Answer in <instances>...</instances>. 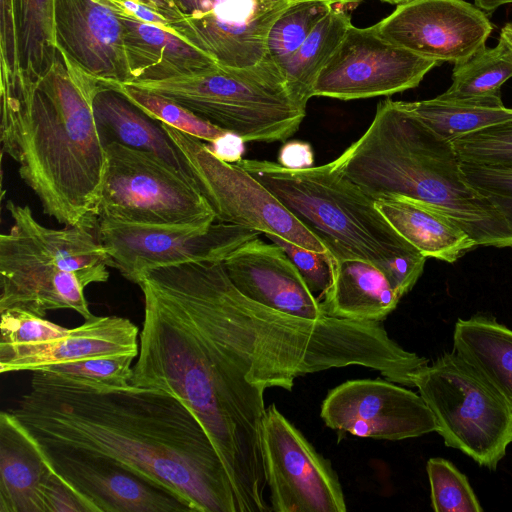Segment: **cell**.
<instances>
[{
    "mask_svg": "<svg viewBox=\"0 0 512 512\" xmlns=\"http://www.w3.org/2000/svg\"><path fill=\"white\" fill-rule=\"evenodd\" d=\"M6 208L13 225L0 235V311L18 308L45 317L50 310L72 309L92 318L84 289L106 282L113 267L95 230L53 229L27 205L8 200Z\"/></svg>",
    "mask_w": 512,
    "mask_h": 512,
    "instance_id": "6",
    "label": "cell"
},
{
    "mask_svg": "<svg viewBox=\"0 0 512 512\" xmlns=\"http://www.w3.org/2000/svg\"><path fill=\"white\" fill-rule=\"evenodd\" d=\"M45 449L56 471L95 512H191L170 493L109 458L74 449Z\"/></svg>",
    "mask_w": 512,
    "mask_h": 512,
    "instance_id": "18",
    "label": "cell"
},
{
    "mask_svg": "<svg viewBox=\"0 0 512 512\" xmlns=\"http://www.w3.org/2000/svg\"><path fill=\"white\" fill-rule=\"evenodd\" d=\"M245 142L238 134L226 131L207 146L218 159L227 163H237L243 159Z\"/></svg>",
    "mask_w": 512,
    "mask_h": 512,
    "instance_id": "41",
    "label": "cell"
},
{
    "mask_svg": "<svg viewBox=\"0 0 512 512\" xmlns=\"http://www.w3.org/2000/svg\"><path fill=\"white\" fill-rule=\"evenodd\" d=\"M401 105L440 137L456 138L512 119V108L501 96L443 99L439 96Z\"/></svg>",
    "mask_w": 512,
    "mask_h": 512,
    "instance_id": "28",
    "label": "cell"
},
{
    "mask_svg": "<svg viewBox=\"0 0 512 512\" xmlns=\"http://www.w3.org/2000/svg\"><path fill=\"white\" fill-rule=\"evenodd\" d=\"M320 416L327 427L364 438L396 441L437 431L420 394L382 379L336 386L324 398Z\"/></svg>",
    "mask_w": 512,
    "mask_h": 512,
    "instance_id": "16",
    "label": "cell"
},
{
    "mask_svg": "<svg viewBox=\"0 0 512 512\" xmlns=\"http://www.w3.org/2000/svg\"><path fill=\"white\" fill-rule=\"evenodd\" d=\"M0 372L41 371L49 366L91 357L139 352V329L120 316H93L66 328L34 313L0 311Z\"/></svg>",
    "mask_w": 512,
    "mask_h": 512,
    "instance_id": "11",
    "label": "cell"
},
{
    "mask_svg": "<svg viewBox=\"0 0 512 512\" xmlns=\"http://www.w3.org/2000/svg\"><path fill=\"white\" fill-rule=\"evenodd\" d=\"M135 358L132 355L91 357L55 364L41 371L97 388H126L131 385Z\"/></svg>",
    "mask_w": 512,
    "mask_h": 512,
    "instance_id": "34",
    "label": "cell"
},
{
    "mask_svg": "<svg viewBox=\"0 0 512 512\" xmlns=\"http://www.w3.org/2000/svg\"><path fill=\"white\" fill-rule=\"evenodd\" d=\"M223 265L234 286L248 298L305 319L326 317L319 299L278 245L255 237L234 250Z\"/></svg>",
    "mask_w": 512,
    "mask_h": 512,
    "instance_id": "20",
    "label": "cell"
},
{
    "mask_svg": "<svg viewBox=\"0 0 512 512\" xmlns=\"http://www.w3.org/2000/svg\"><path fill=\"white\" fill-rule=\"evenodd\" d=\"M0 61L2 75L19 73L13 0H0Z\"/></svg>",
    "mask_w": 512,
    "mask_h": 512,
    "instance_id": "39",
    "label": "cell"
},
{
    "mask_svg": "<svg viewBox=\"0 0 512 512\" xmlns=\"http://www.w3.org/2000/svg\"><path fill=\"white\" fill-rule=\"evenodd\" d=\"M474 5L487 14H492L502 5L512 3V0H474Z\"/></svg>",
    "mask_w": 512,
    "mask_h": 512,
    "instance_id": "43",
    "label": "cell"
},
{
    "mask_svg": "<svg viewBox=\"0 0 512 512\" xmlns=\"http://www.w3.org/2000/svg\"><path fill=\"white\" fill-rule=\"evenodd\" d=\"M130 81L125 84L162 81L209 69L217 62L177 35L172 29L117 14Z\"/></svg>",
    "mask_w": 512,
    "mask_h": 512,
    "instance_id": "22",
    "label": "cell"
},
{
    "mask_svg": "<svg viewBox=\"0 0 512 512\" xmlns=\"http://www.w3.org/2000/svg\"><path fill=\"white\" fill-rule=\"evenodd\" d=\"M45 512H95L92 505L56 469L44 488Z\"/></svg>",
    "mask_w": 512,
    "mask_h": 512,
    "instance_id": "38",
    "label": "cell"
},
{
    "mask_svg": "<svg viewBox=\"0 0 512 512\" xmlns=\"http://www.w3.org/2000/svg\"><path fill=\"white\" fill-rule=\"evenodd\" d=\"M93 111L104 146L118 143L156 154L193 181L187 161L161 122L146 114L121 92L103 82Z\"/></svg>",
    "mask_w": 512,
    "mask_h": 512,
    "instance_id": "25",
    "label": "cell"
},
{
    "mask_svg": "<svg viewBox=\"0 0 512 512\" xmlns=\"http://www.w3.org/2000/svg\"><path fill=\"white\" fill-rule=\"evenodd\" d=\"M333 7L326 0H302L289 6L269 31L267 55L281 67Z\"/></svg>",
    "mask_w": 512,
    "mask_h": 512,
    "instance_id": "31",
    "label": "cell"
},
{
    "mask_svg": "<svg viewBox=\"0 0 512 512\" xmlns=\"http://www.w3.org/2000/svg\"><path fill=\"white\" fill-rule=\"evenodd\" d=\"M102 85L58 49L37 80L1 75L2 152L44 213L66 227L97 225L107 156L93 101Z\"/></svg>",
    "mask_w": 512,
    "mask_h": 512,
    "instance_id": "3",
    "label": "cell"
},
{
    "mask_svg": "<svg viewBox=\"0 0 512 512\" xmlns=\"http://www.w3.org/2000/svg\"><path fill=\"white\" fill-rule=\"evenodd\" d=\"M452 144L462 162L512 167V119L456 138Z\"/></svg>",
    "mask_w": 512,
    "mask_h": 512,
    "instance_id": "35",
    "label": "cell"
},
{
    "mask_svg": "<svg viewBox=\"0 0 512 512\" xmlns=\"http://www.w3.org/2000/svg\"><path fill=\"white\" fill-rule=\"evenodd\" d=\"M236 164L312 231L334 260L374 264L400 297L422 275L426 257L393 229L375 199L345 178L332 161L302 170L266 160L241 159Z\"/></svg>",
    "mask_w": 512,
    "mask_h": 512,
    "instance_id": "5",
    "label": "cell"
},
{
    "mask_svg": "<svg viewBox=\"0 0 512 512\" xmlns=\"http://www.w3.org/2000/svg\"><path fill=\"white\" fill-rule=\"evenodd\" d=\"M500 37H502L512 48V23H507L502 27Z\"/></svg>",
    "mask_w": 512,
    "mask_h": 512,
    "instance_id": "44",
    "label": "cell"
},
{
    "mask_svg": "<svg viewBox=\"0 0 512 512\" xmlns=\"http://www.w3.org/2000/svg\"><path fill=\"white\" fill-rule=\"evenodd\" d=\"M437 433L479 466L496 470L512 444V407L455 351L444 353L415 376Z\"/></svg>",
    "mask_w": 512,
    "mask_h": 512,
    "instance_id": "8",
    "label": "cell"
},
{
    "mask_svg": "<svg viewBox=\"0 0 512 512\" xmlns=\"http://www.w3.org/2000/svg\"><path fill=\"white\" fill-rule=\"evenodd\" d=\"M152 118L202 141L212 142L226 130L194 114L178 103L127 84H108Z\"/></svg>",
    "mask_w": 512,
    "mask_h": 512,
    "instance_id": "32",
    "label": "cell"
},
{
    "mask_svg": "<svg viewBox=\"0 0 512 512\" xmlns=\"http://www.w3.org/2000/svg\"><path fill=\"white\" fill-rule=\"evenodd\" d=\"M336 7H344L358 4L364 0H326Z\"/></svg>",
    "mask_w": 512,
    "mask_h": 512,
    "instance_id": "45",
    "label": "cell"
},
{
    "mask_svg": "<svg viewBox=\"0 0 512 512\" xmlns=\"http://www.w3.org/2000/svg\"><path fill=\"white\" fill-rule=\"evenodd\" d=\"M384 40L416 55L454 64L485 47L488 14L464 0H411L373 25Z\"/></svg>",
    "mask_w": 512,
    "mask_h": 512,
    "instance_id": "17",
    "label": "cell"
},
{
    "mask_svg": "<svg viewBox=\"0 0 512 512\" xmlns=\"http://www.w3.org/2000/svg\"><path fill=\"white\" fill-rule=\"evenodd\" d=\"M98 219L149 225H210L216 214L194 181L156 154L105 146Z\"/></svg>",
    "mask_w": 512,
    "mask_h": 512,
    "instance_id": "9",
    "label": "cell"
},
{
    "mask_svg": "<svg viewBox=\"0 0 512 512\" xmlns=\"http://www.w3.org/2000/svg\"><path fill=\"white\" fill-rule=\"evenodd\" d=\"M431 506L436 512H482L467 477L450 461L435 457L426 464Z\"/></svg>",
    "mask_w": 512,
    "mask_h": 512,
    "instance_id": "33",
    "label": "cell"
},
{
    "mask_svg": "<svg viewBox=\"0 0 512 512\" xmlns=\"http://www.w3.org/2000/svg\"><path fill=\"white\" fill-rule=\"evenodd\" d=\"M512 77V48L499 37L498 44L478 50L468 60L454 64L452 83L443 99L501 96V86Z\"/></svg>",
    "mask_w": 512,
    "mask_h": 512,
    "instance_id": "30",
    "label": "cell"
},
{
    "mask_svg": "<svg viewBox=\"0 0 512 512\" xmlns=\"http://www.w3.org/2000/svg\"><path fill=\"white\" fill-rule=\"evenodd\" d=\"M54 471L43 444L11 411H2L0 512H45L44 488Z\"/></svg>",
    "mask_w": 512,
    "mask_h": 512,
    "instance_id": "21",
    "label": "cell"
},
{
    "mask_svg": "<svg viewBox=\"0 0 512 512\" xmlns=\"http://www.w3.org/2000/svg\"><path fill=\"white\" fill-rule=\"evenodd\" d=\"M318 299L326 316L381 322L401 297L374 264L362 259H333L332 281Z\"/></svg>",
    "mask_w": 512,
    "mask_h": 512,
    "instance_id": "23",
    "label": "cell"
},
{
    "mask_svg": "<svg viewBox=\"0 0 512 512\" xmlns=\"http://www.w3.org/2000/svg\"><path fill=\"white\" fill-rule=\"evenodd\" d=\"M56 48L88 75L106 84L130 81L123 25L98 0H55Z\"/></svg>",
    "mask_w": 512,
    "mask_h": 512,
    "instance_id": "19",
    "label": "cell"
},
{
    "mask_svg": "<svg viewBox=\"0 0 512 512\" xmlns=\"http://www.w3.org/2000/svg\"><path fill=\"white\" fill-rule=\"evenodd\" d=\"M144 296L139 352L130 384L163 390L196 416L230 476L239 512H268L261 430L264 390L250 383L156 269Z\"/></svg>",
    "mask_w": 512,
    "mask_h": 512,
    "instance_id": "2",
    "label": "cell"
},
{
    "mask_svg": "<svg viewBox=\"0 0 512 512\" xmlns=\"http://www.w3.org/2000/svg\"><path fill=\"white\" fill-rule=\"evenodd\" d=\"M469 184L488 199L512 225V167L462 162Z\"/></svg>",
    "mask_w": 512,
    "mask_h": 512,
    "instance_id": "36",
    "label": "cell"
},
{
    "mask_svg": "<svg viewBox=\"0 0 512 512\" xmlns=\"http://www.w3.org/2000/svg\"><path fill=\"white\" fill-rule=\"evenodd\" d=\"M453 351L469 362L512 407V329L482 314L458 319Z\"/></svg>",
    "mask_w": 512,
    "mask_h": 512,
    "instance_id": "26",
    "label": "cell"
},
{
    "mask_svg": "<svg viewBox=\"0 0 512 512\" xmlns=\"http://www.w3.org/2000/svg\"><path fill=\"white\" fill-rule=\"evenodd\" d=\"M261 441L271 511L345 512L331 462L276 407L266 408Z\"/></svg>",
    "mask_w": 512,
    "mask_h": 512,
    "instance_id": "13",
    "label": "cell"
},
{
    "mask_svg": "<svg viewBox=\"0 0 512 512\" xmlns=\"http://www.w3.org/2000/svg\"><path fill=\"white\" fill-rule=\"evenodd\" d=\"M129 85L168 98L246 142L285 141L306 114L291 97L281 68L268 55L249 67L216 64L191 75Z\"/></svg>",
    "mask_w": 512,
    "mask_h": 512,
    "instance_id": "7",
    "label": "cell"
},
{
    "mask_svg": "<svg viewBox=\"0 0 512 512\" xmlns=\"http://www.w3.org/2000/svg\"><path fill=\"white\" fill-rule=\"evenodd\" d=\"M55 0H13L19 73L30 80L44 76L56 57Z\"/></svg>",
    "mask_w": 512,
    "mask_h": 512,
    "instance_id": "29",
    "label": "cell"
},
{
    "mask_svg": "<svg viewBox=\"0 0 512 512\" xmlns=\"http://www.w3.org/2000/svg\"><path fill=\"white\" fill-rule=\"evenodd\" d=\"M278 163L292 170L311 168L314 165V153L308 142L291 140L283 144L279 151Z\"/></svg>",
    "mask_w": 512,
    "mask_h": 512,
    "instance_id": "40",
    "label": "cell"
},
{
    "mask_svg": "<svg viewBox=\"0 0 512 512\" xmlns=\"http://www.w3.org/2000/svg\"><path fill=\"white\" fill-rule=\"evenodd\" d=\"M265 236L288 255L314 294L321 295L329 287L333 267V258L329 252L308 250L276 235Z\"/></svg>",
    "mask_w": 512,
    "mask_h": 512,
    "instance_id": "37",
    "label": "cell"
},
{
    "mask_svg": "<svg viewBox=\"0 0 512 512\" xmlns=\"http://www.w3.org/2000/svg\"><path fill=\"white\" fill-rule=\"evenodd\" d=\"M332 163L375 200L422 201L450 216L478 246L512 248V225L469 184L452 142L400 101L379 103L367 130Z\"/></svg>",
    "mask_w": 512,
    "mask_h": 512,
    "instance_id": "4",
    "label": "cell"
},
{
    "mask_svg": "<svg viewBox=\"0 0 512 512\" xmlns=\"http://www.w3.org/2000/svg\"><path fill=\"white\" fill-rule=\"evenodd\" d=\"M384 2H388L390 4H395V5H400V4H403V3H406V2H409L411 0H382Z\"/></svg>",
    "mask_w": 512,
    "mask_h": 512,
    "instance_id": "46",
    "label": "cell"
},
{
    "mask_svg": "<svg viewBox=\"0 0 512 512\" xmlns=\"http://www.w3.org/2000/svg\"><path fill=\"white\" fill-rule=\"evenodd\" d=\"M113 268L138 284L148 270L190 261H224L259 232L215 221L210 225H149L98 219L95 228Z\"/></svg>",
    "mask_w": 512,
    "mask_h": 512,
    "instance_id": "12",
    "label": "cell"
},
{
    "mask_svg": "<svg viewBox=\"0 0 512 512\" xmlns=\"http://www.w3.org/2000/svg\"><path fill=\"white\" fill-rule=\"evenodd\" d=\"M11 412L48 448L109 458L191 512H239L230 476L196 416L154 388H97L43 371Z\"/></svg>",
    "mask_w": 512,
    "mask_h": 512,
    "instance_id": "1",
    "label": "cell"
},
{
    "mask_svg": "<svg viewBox=\"0 0 512 512\" xmlns=\"http://www.w3.org/2000/svg\"><path fill=\"white\" fill-rule=\"evenodd\" d=\"M181 18L173 31L217 64L244 68L267 55L276 19L302 0H168Z\"/></svg>",
    "mask_w": 512,
    "mask_h": 512,
    "instance_id": "14",
    "label": "cell"
},
{
    "mask_svg": "<svg viewBox=\"0 0 512 512\" xmlns=\"http://www.w3.org/2000/svg\"><path fill=\"white\" fill-rule=\"evenodd\" d=\"M351 25L349 14L333 7L280 67L291 97L302 109L306 110L319 74Z\"/></svg>",
    "mask_w": 512,
    "mask_h": 512,
    "instance_id": "27",
    "label": "cell"
},
{
    "mask_svg": "<svg viewBox=\"0 0 512 512\" xmlns=\"http://www.w3.org/2000/svg\"><path fill=\"white\" fill-rule=\"evenodd\" d=\"M184 155L191 178L216 214V220L276 235L315 252L323 242L264 185L236 163L218 159L207 144L161 122Z\"/></svg>",
    "mask_w": 512,
    "mask_h": 512,
    "instance_id": "10",
    "label": "cell"
},
{
    "mask_svg": "<svg viewBox=\"0 0 512 512\" xmlns=\"http://www.w3.org/2000/svg\"><path fill=\"white\" fill-rule=\"evenodd\" d=\"M141 2L167 18L171 24L181 18L179 12L168 0H132Z\"/></svg>",
    "mask_w": 512,
    "mask_h": 512,
    "instance_id": "42",
    "label": "cell"
},
{
    "mask_svg": "<svg viewBox=\"0 0 512 512\" xmlns=\"http://www.w3.org/2000/svg\"><path fill=\"white\" fill-rule=\"evenodd\" d=\"M439 64L384 40L373 26L351 25L319 74L313 96L340 100L389 96L417 87Z\"/></svg>",
    "mask_w": 512,
    "mask_h": 512,
    "instance_id": "15",
    "label": "cell"
},
{
    "mask_svg": "<svg viewBox=\"0 0 512 512\" xmlns=\"http://www.w3.org/2000/svg\"><path fill=\"white\" fill-rule=\"evenodd\" d=\"M393 229L426 258L454 263L478 247L450 216L422 201L397 196L375 200Z\"/></svg>",
    "mask_w": 512,
    "mask_h": 512,
    "instance_id": "24",
    "label": "cell"
}]
</instances>
